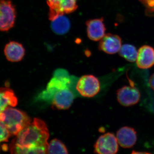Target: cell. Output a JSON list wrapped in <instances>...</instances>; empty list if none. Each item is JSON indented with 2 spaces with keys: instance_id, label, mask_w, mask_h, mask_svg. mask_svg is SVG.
Segmentation results:
<instances>
[{
  "instance_id": "e0dca14e",
  "label": "cell",
  "mask_w": 154,
  "mask_h": 154,
  "mask_svg": "<svg viewBox=\"0 0 154 154\" xmlns=\"http://www.w3.org/2000/svg\"><path fill=\"white\" fill-rule=\"evenodd\" d=\"M119 51L120 55L128 61L134 62L137 60L138 52L136 48L133 45L125 44L121 46Z\"/></svg>"
},
{
  "instance_id": "ba28073f",
  "label": "cell",
  "mask_w": 154,
  "mask_h": 154,
  "mask_svg": "<svg viewBox=\"0 0 154 154\" xmlns=\"http://www.w3.org/2000/svg\"><path fill=\"white\" fill-rule=\"evenodd\" d=\"M70 83L67 72L63 69H58L48 85L45 94L47 96L52 97L57 91L69 88Z\"/></svg>"
},
{
  "instance_id": "52a82bcc",
  "label": "cell",
  "mask_w": 154,
  "mask_h": 154,
  "mask_svg": "<svg viewBox=\"0 0 154 154\" xmlns=\"http://www.w3.org/2000/svg\"><path fill=\"white\" fill-rule=\"evenodd\" d=\"M130 86H125L117 90V101L120 105L125 107L133 106L140 100V94L133 82L130 81Z\"/></svg>"
},
{
  "instance_id": "5bb4252c",
  "label": "cell",
  "mask_w": 154,
  "mask_h": 154,
  "mask_svg": "<svg viewBox=\"0 0 154 154\" xmlns=\"http://www.w3.org/2000/svg\"><path fill=\"white\" fill-rule=\"evenodd\" d=\"M4 53L6 58L9 61L17 62L22 60L25 56V48L21 43L11 41L6 44Z\"/></svg>"
},
{
  "instance_id": "8992f818",
  "label": "cell",
  "mask_w": 154,
  "mask_h": 154,
  "mask_svg": "<svg viewBox=\"0 0 154 154\" xmlns=\"http://www.w3.org/2000/svg\"><path fill=\"white\" fill-rule=\"evenodd\" d=\"M118 142L113 134L107 133L99 137L94 145V152L99 154H115L118 151Z\"/></svg>"
},
{
  "instance_id": "2e32d148",
  "label": "cell",
  "mask_w": 154,
  "mask_h": 154,
  "mask_svg": "<svg viewBox=\"0 0 154 154\" xmlns=\"http://www.w3.org/2000/svg\"><path fill=\"white\" fill-rule=\"evenodd\" d=\"M51 28L52 31L58 35H63L67 33L71 27L68 18L64 15H61L52 20Z\"/></svg>"
},
{
  "instance_id": "44dd1931",
  "label": "cell",
  "mask_w": 154,
  "mask_h": 154,
  "mask_svg": "<svg viewBox=\"0 0 154 154\" xmlns=\"http://www.w3.org/2000/svg\"><path fill=\"white\" fill-rule=\"evenodd\" d=\"M149 84L151 88L154 91V73L150 77L149 79Z\"/></svg>"
},
{
  "instance_id": "d6986e66",
  "label": "cell",
  "mask_w": 154,
  "mask_h": 154,
  "mask_svg": "<svg viewBox=\"0 0 154 154\" xmlns=\"http://www.w3.org/2000/svg\"><path fill=\"white\" fill-rule=\"evenodd\" d=\"M11 136L8 131L0 122V143L8 141Z\"/></svg>"
},
{
  "instance_id": "8fae6325",
  "label": "cell",
  "mask_w": 154,
  "mask_h": 154,
  "mask_svg": "<svg viewBox=\"0 0 154 154\" xmlns=\"http://www.w3.org/2000/svg\"><path fill=\"white\" fill-rule=\"evenodd\" d=\"M118 143L123 148H131L136 143L137 136L134 128L125 126L119 130L116 133Z\"/></svg>"
},
{
  "instance_id": "6da1fadb",
  "label": "cell",
  "mask_w": 154,
  "mask_h": 154,
  "mask_svg": "<svg viewBox=\"0 0 154 154\" xmlns=\"http://www.w3.org/2000/svg\"><path fill=\"white\" fill-rule=\"evenodd\" d=\"M49 131L43 120L35 118L12 141L10 146L12 153L47 154Z\"/></svg>"
},
{
  "instance_id": "5b68a950",
  "label": "cell",
  "mask_w": 154,
  "mask_h": 154,
  "mask_svg": "<svg viewBox=\"0 0 154 154\" xmlns=\"http://www.w3.org/2000/svg\"><path fill=\"white\" fill-rule=\"evenodd\" d=\"M77 91L82 96L92 97L100 91L99 79L93 75H85L81 77L76 85Z\"/></svg>"
},
{
  "instance_id": "3957f363",
  "label": "cell",
  "mask_w": 154,
  "mask_h": 154,
  "mask_svg": "<svg viewBox=\"0 0 154 154\" xmlns=\"http://www.w3.org/2000/svg\"><path fill=\"white\" fill-rule=\"evenodd\" d=\"M16 7L11 0H0V31H8L16 22Z\"/></svg>"
},
{
  "instance_id": "ac0fdd59",
  "label": "cell",
  "mask_w": 154,
  "mask_h": 154,
  "mask_svg": "<svg viewBox=\"0 0 154 154\" xmlns=\"http://www.w3.org/2000/svg\"><path fill=\"white\" fill-rule=\"evenodd\" d=\"M48 153L68 154V152L66 146L60 140L54 139L48 144Z\"/></svg>"
},
{
  "instance_id": "7a4b0ae2",
  "label": "cell",
  "mask_w": 154,
  "mask_h": 154,
  "mask_svg": "<svg viewBox=\"0 0 154 154\" xmlns=\"http://www.w3.org/2000/svg\"><path fill=\"white\" fill-rule=\"evenodd\" d=\"M0 122L8 131L11 135H17L31 122L27 113L11 107L0 113Z\"/></svg>"
},
{
  "instance_id": "ffe728a7",
  "label": "cell",
  "mask_w": 154,
  "mask_h": 154,
  "mask_svg": "<svg viewBox=\"0 0 154 154\" xmlns=\"http://www.w3.org/2000/svg\"><path fill=\"white\" fill-rule=\"evenodd\" d=\"M146 8L148 14H154V0H139Z\"/></svg>"
},
{
  "instance_id": "277c9868",
  "label": "cell",
  "mask_w": 154,
  "mask_h": 154,
  "mask_svg": "<svg viewBox=\"0 0 154 154\" xmlns=\"http://www.w3.org/2000/svg\"><path fill=\"white\" fill-rule=\"evenodd\" d=\"M78 0H47L49 7L48 18L51 21L58 16L73 13L78 8Z\"/></svg>"
},
{
  "instance_id": "9c48e42d",
  "label": "cell",
  "mask_w": 154,
  "mask_h": 154,
  "mask_svg": "<svg viewBox=\"0 0 154 154\" xmlns=\"http://www.w3.org/2000/svg\"><path fill=\"white\" fill-rule=\"evenodd\" d=\"M52 98L53 106L58 110H66L71 106L74 96L68 88L57 91Z\"/></svg>"
},
{
  "instance_id": "7c38bea8",
  "label": "cell",
  "mask_w": 154,
  "mask_h": 154,
  "mask_svg": "<svg viewBox=\"0 0 154 154\" xmlns=\"http://www.w3.org/2000/svg\"><path fill=\"white\" fill-rule=\"evenodd\" d=\"M121 44V39L119 36L107 33L100 40L99 48L108 54H114L119 51Z\"/></svg>"
},
{
  "instance_id": "4fadbf2b",
  "label": "cell",
  "mask_w": 154,
  "mask_h": 154,
  "mask_svg": "<svg viewBox=\"0 0 154 154\" xmlns=\"http://www.w3.org/2000/svg\"><path fill=\"white\" fill-rule=\"evenodd\" d=\"M137 65L139 68L148 69L154 65V49L148 45H143L138 51Z\"/></svg>"
},
{
  "instance_id": "9a60e30c",
  "label": "cell",
  "mask_w": 154,
  "mask_h": 154,
  "mask_svg": "<svg viewBox=\"0 0 154 154\" xmlns=\"http://www.w3.org/2000/svg\"><path fill=\"white\" fill-rule=\"evenodd\" d=\"M18 104V99L14 91L8 88H0V113L8 107H14Z\"/></svg>"
},
{
  "instance_id": "30bf717a",
  "label": "cell",
  "mask_w": 154,
  "mask_h": 154,
  "mask_svg": "<svg viewBox=\"0 0 154 154\" xmlns=\"http://www.w3.org/2000/svg\"><path fill=\"white\" fill-rule=\"evenodd\" d=\"M86 26L88 38L92 41H99L105 35L106 28L103 18L88 20Z\"/></svg>"
}]
</instances>
